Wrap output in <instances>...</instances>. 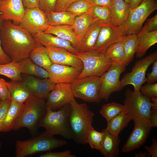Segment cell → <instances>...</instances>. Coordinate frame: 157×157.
Returning <instances> with one entry per match:
<instances>
[{"instance_id": "7bdbcfd3", "label": "cell", "mask_w": 157, "mask_h": 157, "mask_svg": "<svg viewBox=\"0 0 157 157\" xmlns=\"http://www.w3.org/2000/svg\"><path fill=\"white\" fill-rule=\"evenodd\" d=\"M58 0H39V8L46 13L54 11Z\"/></svg>"}, {"instance_id": "f907efd6", "label": "cell", "mask_w": 157, "mask_h": 157, "mask_svg": "<svg viewBox=\"0 0 157 157\" xmlns=\"http://www.w3.org/2000/svg\"><path fill=\"white\" fill-rule=\"evenodd\" d=\"M92 6H99L110 7L113 0H87Z\"/></svg>"}, {"instance_id": "5b68a950", "label": "cell", "mask_w": 157, "mask_h": 157, "mask_svg": "<svg viewBox=\"0 0 157 157\" xmlns=\"http://www.w3.org/2000/svg\"><path fill=\"white\" fill-rule=\"evenodd\" d=\"M45 99L33 95L24 103L23 110L13 130L16 131L25 127L31 131H35L46 110Z\"/></svg>"}, {"instance_id": "f35d334b", "label": "cell", "mask_w": 157, "mask_h": 157, "mask_svg": "<svg viewBox=\"0 0 157 157\" xmlns=\"http://www.w3.org/2000/svg\"><path fill=\"white\" fill-rule=\"evenodd\" d=\"M103 134L102 131L99 132L95 130L94 128L91 129L87 134L86 140L87 144H88L92 149L100 151Z\"/></svg>"}, {"instance_id": "5bb4252c", "label": "cell", "mask_w": 157, "mask_h": 157, "mask_svg": "<svg viewBox=\"0 0 157 157\" xmlns=\"http://www.w3.org/2000/svg\"><path fill=\"white\" fill-rule=\"evenodd\" d=\"M74 99L71 83L56 84L46 98L45 108L56 110L69 103Z\"/></svg>"}, {"instance_id": "e575fe53", "label": "cell", "mask_w": 157, "mask_h": 157, "mask_svg": "<svg viewBox=\"0 0 157 157\" xmlns=\"http://www.w3.org/2000/svg\"><path fill=\"white\" fill-rule=\"evenodd\" d=\"M124 37L122 40L110 45L104 53L113 62L120 65H124Z\"/></svg>"}, {"instance_id": "6da1fadb", "label": "cell", "mask_w": 157, "mask_h": 157, "mask_svg": "<svg viewBox=\"0 0 157 157\" xmlns=\"http://www.w3.org/2000/svg\"><path fill=\"white\" fill-rule=\"evenodd\" d=\"M1 45L11 61L19 62L29 58L37 46L32 35L19 25L4 21L0 28Z\"/></svg>"}, {"instance_id": "bcb514c9", "label": "cell", "mask_w": 157, "mask_h": 157, "mask_svg": "<svg viewBox=\"0 0 157 157\" xmlns=\"http://www.w3.org/2000/svg\"><path fill=\"white\" fill-rule=\"evenodd\" d=\"M77 0H58L54 8V11L59 12L66 11L67 7L72 3Z\"/></svg>"}, {"instance_id": "f6af8a7d", "label": "cell", "mask_w": 157, "mask_h": 157, "mask_svg": "<svg viewBox=\"0 0 157 157\" xmlns=\"http://www.w3.org/2000/svg\"><path fill=\"white\" fill-rule=\"evenodd\" d=\"M40 157H75V155L72 154L70 150H66L60 152L49 151L39 156Z\"/></svg>"}, {"instance_id": "8fae6325", "label": "cell", "mask_w": 157, "mask_h": 157, "mask_svg": "<svg viewBox=\"0 0 157 157\" xmlns=\"http://www.w3.org/2000/svg\"><path fill=\"white\" fill-rule=\"evenodd\" d=\"M126 69V67L124 65L113 62L109 69L101 76L99 96L101 100L108 101L112 93L119 91L123 88L119 78Z\"/></svg>"}, {"instance_id": "6f0895ef", "label": "cell", "mask_w": 157, "mask_h": 157, "mask_svg": "<svg viewBox=\"0 0 157 157\" xmlns=\"http://www.w3.org/2000/svg\"><path fill=\"white\" fill-rule=\"evenodd\" d=\"M127 3L129 4L131 2V0H123Z\"/></svg>"}, {"instance_id": "816d5d0a", "label": "cell", "mask_w": 157, "mask_h": 157, "mask_svg": "<svg viewBox=\"0 0 157 157\" xmlns=\"http://www.w3.org/2000/svg\"><path fill=\"white\" fill-rule=\"evenodd\" d=\"M149 120L153 128L157 126V109L151 108V109Z\"/></svg>"}, {"instance_id": "74e56055", "label": "cell", "mask_w": 157, "mask_h": 157, "mask_svg": "<svg viewBox=\"0 0 157 157\" xmlns=\"http://www.w3.org/2000/svg\"><path fill=\"white\" fill-rule=\"evenodd\" d=\"M92 6L87 0H77L71 4L66 11L76 17L89 13Z\"/></svg>"}, {"instance_id": "52a82bcc", "label": "cell", "mask_w": 157, "mask_h": 157, "mask_svg": "<svg viewBox=\"0 0 157 157\" xmlns=\"http://www.w3.org/2000/svg\"><path fill=\"white\" fill-rule=\"evenodd\" d=\"M76 54L82 61L83 68L77 78L87 76H101L112 65L113 62L105 54L95 51L78 52Z\"/></svg>"}, {"instance_id": "7c38bea8", "label": "cell", "mask_w": 157, "mask_h": 157, "mask_svg": "<svg viewBox=\"0 0 157 157\" xmlns=\"http://www.w3.org/2000/svg\"><path fill=\"white\" fill-rule=\"evenodd\" d=\"M134 129L122 146L124 153L131 152L141 147L146 141L153 127L149 120L144 119L133 120Z\"/></svg>"}, {"instance_id": "6125c7cd", "label": "cell", "mask_w": 157, "mask_h": 157, "mask_svg": "<svg viewBox=\"0 0 157 157\" xmlns=\"http://www.w3.org/2000/svg\"></svg>"}, {"instance_id": "83f0119b", "label": "cell", "mask_w": 157, "mask_h": 157, "mask_svg": "<svg viewBox=\"0 0 157 157\" xmlns=\"http://www.w3.org/2000/svg\"><path fill=\"white\" fill-rule=\"evenodd\" d=\"M132 118L125 110L116 115L107 123L106 129L116 136H118L121 132L127 126Z\"/></svg>"}, {"instance_id": "cb8c5ba5", "label": "cell", "mask_w": 157, "mask_h": 157, "mask_svg": "<svg viewBox=\"0 0 157 157\" xmlns=\"http://www.w3.org/2000/svg\"><path fill=\"white\" fill-rule=\"evenodd\" d=\"M44 32L52 34L68 41L74 48L77 49L78 45V39L72 25H62L49 26Z\"/></svg>"}, {"instance_id": "d6a6232c", "label": "cell", "mask_w": 157, "mask_h": 157, "mask_svg": "<svg viewBox=\"0 0 157 157\" xmlns=\"http://www.w3.org/2000/svg\"><path fill=\"white\" fill-rule=\"evenodd\" d=\"M124 39L125 57L124 65L126 67L133 60L137 51L138 46L137 34L124 36Z\"/></svg>"}, {"instance_id": "ac0fdd59", "label": "cell", "mask_w": 157, "mask_h": 157, "mask_svg": "<svg viewBox=\"0 0 157 157\" xmlns=\"http://www.w3.org/2000/svg\"><path fill=\"white\" fill-rule=\"evenodd\" d=\"M46 47L53 63L72 66L82 70L83 63L76 54L64 48Z\"/></svg>"}, {"instance_id": "d4e9b609", "label": "cell", "mask_w": 157, "mask_h": 157, "mask_svg": "<svg viewBox=\"0 0 157 157\" xmlns=\"http://www.w3.org/2000/svg\"><path fill=\"white\" fill-rule=\"evenodd\" d=\"M24 106V104L18 103L11 99L10 105L2 126L1 132H7L13 130V126L21 114Z\"/></svg>"}, {"instance_id": "ab89813d", "label": "cell", "mask_w": 157, "mask_h": 157, "mask_svg": "<svg viewBox=\"0 0 157 157\" xmlns=\"http://www.w3.org/2000/svg\"><path fill=\"white\" fill-rule=\"evenodd\" d=\"M140 92L142 95L150 99L157 98V83H147L141 86Z\"/></svg>"}, {"instance_id": "9f6ffc18", "label": "cell", "mask_w": 157, "mask_h": 157, "mask_svg": "<svg viewBox=\"0 0 157 157\" xmlns=\"http://www.w3.org/2000/svg\"><path fill=\"white\" fill-rule=\"evenodd\" d=\"M152 108L157 109V98H151Z\"/></svg>"}, {"instance_id": "91938a15", "label": "cell", "mask_w": 157, "mask_h": 157, "mask_svg": "<svg viewBox=\"0 0 157 157\" xmlns=\"http://www.w3.org/2000/svg\"><path fill=\"white\" fill-rule=\"evenodd\" d=\"M1 100L0 99V103H1Z\"/></svg>"}, {"instance_id": "2e32d148", "label": "cell", "mask_w": 157, "mask_h": 157, "mask_svg": "<svg viewBox=\"0 0 157 157\" xmlns=\"http://www.w3.org/2000/svg\"><path fill=\"white\" fill-rule=\"evenodd\" d=\"M46 70L49 78L56 84L72 83L77 78L82 70L77 67L52 63Z\"/></svg>"}, {"instance_id": "ffe728a7", "label": "cell", "mask_w": 157, "mask_h": 157, "mask_svg": "<svg viewBox=\"0 0 157 157\" xmlns=\"http://www.w3.org/2000/svg\"><path fill=\"white\" fill-rule=\"evenodd\" d=\"M31 35L37 45L64 48L75 54L79 52L70 42L52 34L42 32Z\"/></svg>"}, {"instance_id": "681fc988", "label": "cell", "mask_w": 157, "mask_h": 157, "mask_svg": "<svg viewBox=\"0 0 157 157\" xmlns=\"http://www.w3.org/2000/svg\"><path fill=\"white\" fill-rule=\"evenodd\" d=\"M4 21L2 19L0 13V28ZM11 61L9 57L4 52L1 45L0 39V64H4Z\"/></svg>"}, {"instance_id": "484cf974", "label": "cell", "mask_w": 157, "mask_h": 157, "mask_svg": "<svg viewBox=\"0 0 157 157\" xmlns=\"http://www.w3.org/2000/svg\"><path fill=\"white\" fill-rule=\"evenodd\" d=\"M138 46L136 58H142L147 50L157 42V31L150 32L140 31L137 34Z\"/></svg>"}, {"instance_id": "7402d4cb", "label": "cell", "mask_w": 157, "mask_h": 157, "mask_svg": "<svg viewBox=\"0 0 157 157\" xmlns=\"http://www.w3.org/2000/svg\"><path fill=\"white\" fill-rule=\"evenodd\" d=\"M102 26L96 21L91 24L78 45L77 49L79 52L94 51V45Z\"/></svg>"}, {"instance_id": "11a10c76", "label": "cell", "mask_w": 157, "mask_h": 157, "mask_svg": "<svg viewBox=\"0 0 157 157\" xmlns=\"http://www.w3.org/2000/svg\"><path fill=\"white\" fill-rule=\"evenodd\" d=\"M134 156L135 157H149L150 156L147 151H140L135 154L134 155Z\"/></svg>"}, {"instance_id": "94428289", "label": "cell", "mask_w": 157, "mask_h": 157, "mask_svg": "<svg viewBox=\"0 0 157 157\" xmlns=\"http://www.w3.org/2000/svg\"><path fill=\"white\" fill-rule=\"evenodd\" d=\"M1 1V0H0V2Z\"/></svg>"}, {"instance_id": "9c48e42d", "label": "cell", "mask_w": 157, "mask_h": 157, "mask_svg": "<svg viewBox=\"0 0 157 157\" xmlns=\"http://www.w3.org/2000/svg\"><path fill=\"white\" fill-rule=\"evenodd\" d=\"M101 81V76H96L76 79L71 83L74 97L87 102H100L101 100L99 96Z\"/></svg>"}, {"instance_id": "ba28073f", "label": "cell", "mask_w": 157, "mask_h": 157, "mask_svg": "<svg viewBox=\"0 0 157 157\" xmlns=\"http://www.w3.org/2000/svg\"><path fill=\"white\" fill-rule=\"evenodd\" d=\"M124 95L123 105L132 120H149L152 108L151 99L143 95L140 92H135L129 89L125 91Z\"/></svg>"}, {"instance_id": "60d3db41", "label": "cell", "mask_w": 157, "mask_h": 157, "mask_svg": "<svg viewBox=\"0 0 157 157\" xmlns=\"http://www.w3.org/2000/svg\"><path fill=\"white\" fill-rule=\"evenodd\" d=\"M157 31V15L147 21L144 27L140 31L150 32Z\"/></svg>"}, {"instance_id": "1f68e13d", "label": "cell", "mask_w": 157, "mask_h": 157, "mask_svg": "<svg viewBox=\"0 0 157 157\" xmlns=\"http://www.w3.org/2000/svg\"><path fill=\"white\" fill-rule=\"evenodd\" d=\"M22 73L43 78H49L47 70L34 63L29 58L19 62Z\"/></svg>"}, {"instance_id": "db71d44e", "label": "cell", "mask_w": 157, "mask_h": 157, "mask_svg": "<svg viewBox=\"0 0 157 157\" xmlns=\"http://www.w3.org/2000/svg\"><path fill=\"white\" fill-rule=\"evenodd\" d=\"M144 0H131L129 4L131 8H133L140 4Z\"/></svg>"}, {"instance_id": "c3c4849f", "label": "cell", "mask_w": 157, "mask_h": 157, "mask_svg": "<svg viewBox=\"0 0 157 157\" xmlns=\"http://www.w3.org/2000/svg\"><path fill=\"white\" fill-rule=\"evenodd\" d=\"M144 148L150 156L157 157V140L156 138H153L152 144L150 146L146 145Z\"/></svg>"}, {"instance_id": "4dcf8cb0", "label": "cell", "mask_w": 157, "mask_h": 157, "mask_svg": "<svg viewBox=\"0 0 157 157\" xmlns=\"http://www.w3.org/2000/svg\"><path fill=\"white\" fill-rule=\"evenodd\" d=\"M29 58L35 64L46 70L52 63L46 47L37 45L31 52Z\"/></svg>"}, {"instance_id": "ee69618b", "label": "cell", "mask_w": 157, "mask_h": 157, "mask_svg": "<svg viewBox=\"0 0 157 157\" xmlns=\"http://www.w3.org/2000/svg\"><path fill=\"white\" fill-rule=\"evenodd\" d=\"M11 99L1 101L0 104V132L11 103Z\"/></svg>"}, {"instance_id": "9a60e30c", "label": "cell", "mask_w": 157, "mask_h": 157, "mask_svg": "<svg viewBox=\"0 0 157 157\" xmlns=\"http://www.w3.org/2000/svg\"><path fill=\"white\" fill-rule=\"evenodd\" d=\"M124 36L118 26L111 23L103 25L94 47V51L104 53L111 45L122 40Z\"/></svg>"}, {"instance_id": "d6986e66", "label": "cell", "mask_w": 157, "mask_h": 157, "mask_svg": "<svg viewBox=\"0 0 157 157\" xmlns=\"http://www.w3.org/2000/svg\"><path fill=\"white\" fill-rule=\"evenodd\" d=\"M25 11L22 0H3L0 2V13L4 21L12 20L19 24Z\"/></svg>"}, {"instance_id": "e0dca14e", "label": "cell", "mask_w": 157, "mask_h": 157, "mask_svg": "<svg viewBox=\"0 0 157 157\" xmlns=\"http://www.w3.org/2000/svg\"><path fill=\"white\" fill-rule=\"evenodd\" d=\"M21 82L33 95L44 99L56 85L49 78L41 79L27 75L22 77Z\"/></svg>"}, {"instance_id": "8992f818", "label": "cell", "mask_w": 157, "mask_h": 157, "mask_svg": "<svg viewBox=\"0 0 157 157\" xmlns=\"http://www.w3.org/2000/svg\"><path fill=\"white\" fill-rule=\"evenodd\" d=\"M157 9V0H144L136 7L131 8L126 21L118 26L124 35L138 34L147 17Z\"/></svg>"}, {"instance_id": "7a4b0ae2", "label": "cell", "mask_w": 157, "mask_h": 157, "mask_svg": "<svg viewBox=\"0 0 157 157\" xmlns=\"http://www.w3.org/2000/svg\"><path fill=\"white\" fill-rule=\"evenodd\" d=\"M68 122L73 139L78 144H87L86 137L92 126L94 114L85 104H79L75 98L70 102Z\"/></svg>"}, {"instance_id": "d590c367", "label": "cell", "mask_w": 157, "mask_h": 157, "mask_svg": "<svg viewBox=\"0 0 157 157\" xmlns=\"http://www.w3.org/2000/svg\"><path fill=\"white\" fill-rule=\"evenodd\" d=\"M89 13L94 21L102 25L110 23V7L105 6H92Z\"/></svg>"}, {"instance_id": "30bf717a", "label": "cell", "mask_w": 157, "mask_h": 157, "mask_svg": "<svg viewBox=\"0 0 157 157\" xmlns=\"http://www.w3.org/2000/svg\"><path fill=\"white\" fill-rule=\"evenodd\" d=\"M157 60V51L151 53L143 58H141L135 63L131 71L125 74L120 80L122 86L128 85L134 87L135 92H139L143 84L147 81L146 72L149 66Z\"/></svg>"}, {"instance_id": "f546056e", "label": "cell", "mask_w": 157, "mask_h": 157, "mask_svg": "<svg viewBox=\"0 0 157 157\" xmlns=\"http://www.w3.org/2000/svg\"><path fill=\"white\" fill-rule=\"evenodd\" d=\"M49 26L62 25H72L76 16L67 11H52L46 13Z\"/></svg>"}, {"instance_id": "7dc6e473", "label": "cell", "mask_w": 157, "mask_h": 157, "mask_svg": "<svg viewBox=\"0 0 157 157\" xmlns=\"http://www.w3.org/2000/svg\"><path fill=\"white\" fill-rule=\"evenodd\" d=\"M152 64V71L147 74V83H155L157 81V60Z\"/></svg>"}, {"instance_id": "603a6c76", "label": "cell", "mask_w": 157, "mask_h": 157, "mask_svg": "<svg viewBox=\"0 0 157 157\" xmlns=\"http://www.w3.org/2000/svg\"><path fill=\"white\" fill-rule=\"evenodd\" d=\"M104 133L100 152L105 157H115L119 154L121 142L118 136H116L106 128L102 131Z\"/></svg>"}, {"instance_id": "836d02e7", "label": "cell", "mask_w": 157, "mask_h": 157, "mask_svg": "<svg viewBox=\"0 0 157 157\" xmlns=\"http://www.w3.org/2000/svg\"><path fill=\"white\" fill-rule=\"evenodd\" d=\"M20 65L18 62L11 61L0 64V75L4 76L12 81H21L22 79Z\"/></svg>"}, {"instance_id": "680465c9", "label": "cell", "mask_w": 157, "mask_h": 157, "mask_svg": "<svg viewBox=\"0 0 157 157\" xmlns=\"http://www.w3.org/2000/svg\"><path fill=\"white\" fill-rule=\"evenodd\" d=\"M1 143L0 142V149L1 147Z\"/></svg>"}, {"instance_id": "f1b7e54d", "label": "cell", "mask_w": 157, "mask_h": 157, "mask_svg": "<svg viewBox=\"0 0 157 157\" xmlns=\"http://www.w3.org/2000/svg\"><path fill=\"white\" fill-rule=\"evenodd\" d=\"M94 21L89 13L76 17L72 26L77 37L78 45L88 28Z\"/></svg>"}, {"instance_id": "4fadbf2b", "label": "cell", "mask_w": 157, "mask_h": 157, "mask_svg": "<svg viewBox=\"0 0 157 157\" xmlns=\"http://www.w3.org/2000/svg\"><path fill=\"white\" fill-rule=\"evenodd\" d=\"M19 25L31 34L44 32L49 26L46 13L39 8H25Z\"/></svg>"}, {"instance_id": "8d00e7d4", "label": "cell", "mask_w": 157, "mask_h": 157, "mask_svg": "<svg viewBox=\"0 0 157 157\" xmlns=\"http://www.w3.org/2000/svg\"><path fill=\"white\" fill-rule=\"evenodd\" d=\"M125 110L123 105L112 102L103 105L100 113L108 123L116 115Z\"/></svg>"}, {"instance_id": "f5cc1de1", "label": "cell", "mask_w": 157, "mask_h": 157, "mask_svg": "<svg viewBox=\"0 0 157 157\" xmlns=\"http://www.w3.org/2000/svg\"><path fill=\"white\" fill-rule=\"evenodd\" d=\"M39 0H22L25 8H39Z\"/></svg>"}, {"instance_id": "4316f807", "label": "cell", "mask_w": 157, "mask_h": 157, "mask_svg": "<svg viewBox=\"0 0 157 157\" xmlns=\"http://www.w3.org/2000/svg\"><path fill=\"white\" fill-rule=\"evenodd\" d=\"M11 99L20 104H24L33 95L21 81H11L8 82Z\"/></svg>"}, {"instance_id": "3957f363", "label": "cell", "mask_w": 157, "mask_h": 157, "mask_svg": "<svg viewBox=\"0 0 157 157\" xmlns=\"http://www.w3.org/2000/svg\"><path fill=\"white\" fill-rule=\"evenodd\" d=\"M70 107L69 103L57 111L46 109L38 127L44 128V132L49 135H59L67 139H72L68 122Z\"/></svg>"}, {"instance_id": "b9f144b4", "label": "cell", "mask_w": 157, "mask_h": 157, "mask_svg": "<svg viewBox=\"0 0 157 157\" xmlns=\"http://www.w3.org/2000/svg\"><path fill=\"white\" fill-rule=\"evenodd\" d=\"M0 99L1 101L11 99L8 82L0 78Z\"/></svg>"}, {"instance_id": "277c9868", "label": "cell", "mask_w": 157, "mask_h": 157, "mask_svg": "<svg viewBox=\"0 0 157 157\" xmlns=\"http://www.w3.org/2000/svg\"><path fill=\"white\" fill-rule=\"evenodd\" d=\"M67 143L63 140L57 139L44 132L33 138L17 140L15 144L16 157H26L37 153L51 151Z\"/></svg>"}, {"instance_id": "44dd1931", "label": "cell", "mask_w": 157, "mask_h": 157, "mask_svg": "<svg viewBox=\"0 0 157 157\" xmlns=\"http://www.w3.org/2000/svg\"><path fill=\"white\" fill-rule=\"evenodd\" d=\"M110 8V23L118 27L122 25L130 13L131 8L129 4L123 0H113Z\"/></svg>"}]
</instances>
